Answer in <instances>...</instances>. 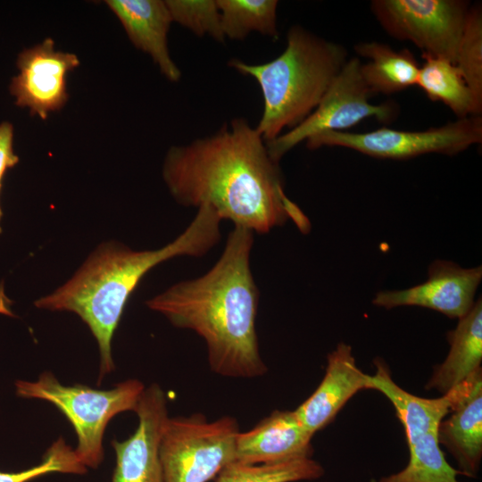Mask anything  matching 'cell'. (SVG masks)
Wrapping results in <instances>:
<instances>
[{"label":"cell","mask_w":482,"mask_h":482,"mask_svg":"<svg viewBox=\"0 0 482 482\" xmlns=\"http://www.w3.org/2000/svg\"><path fill=\"white\" fill-rule=\"evenodd\" d=\"M162 179L185 207L211 208L221 220L266 234L292 220L303 233L311 223L284 189L279 162L244 118L232 119L211 136L171 146Z\"/></svg>","instance_id":"6da1fadb"},{"label":"cell","mask_w":482,"mask_h":482,"mask_svg":"<svg viewBox=\"0 0 482 482\" xmlns=\"http://www.w3.org/2000/svg\"><path fill=\"white\" fill-rule=\"evenodd\" d=\"M253 236L234 227L209 270L146 301L149 309L174 327L202 337L211 370L226 378H253L267 371L256 331L259 289L251 270Z\"/></svg>","instance_id":"7a4b0ae2"},{"label":"cell","mask_w":482,"mask_h":482,"mask_svg":"<svg viewBox=\"0 0 482 482\" xmlns=\"http://www.w3.org/2000/svg\"><path fill=\"white\" fill-rule=\"evenodd\" d=\"M221 221L211 208L202 206L185 230L161 248L133 250L116 241L102 243L68 281L34 304L76 313L87 325L99 347L101 379L114 369L112 337L144 276L170 259L207 254L221 238Z\"/></svg>","instance_id":"3957f363"},{"label":"cell","mask_w":482,"mask_h":482,"mask_svg":"<svg viewBox=\"0 0 482 482\" xmlns=\"http://www.w3.org/2000/svg\"><path fill=\"white\" fill-rule=\"evenodd\" d=\"M347 60L343 46L295 25L277 58L261 64L232 59L229 65L260 86L263 111L255 129L269 142L312 112Z\"/></svg>","instance_id":"277c9868"},{"label":"cell","mask_w":482,"mask_h":482,"mask_svg":"<svg viewBox=\"0 0 482 482\" xmlns=\"http://www.w3.org/2000/svg\"><path fill=\"white\" fill-rule=\"evenodd\" d=\"M16 393L27 399L53 403L72 424L78 437L74 452L86 466L96 469L104 460L103 438L108 422L117 414L135 411L145 389L138 379L130 378L108 390L85 385L66 386L49 371L36 381L18 380Z\"/></svg>","instance_id":"5b68a950"},{"label":"cell","mask_w":482,"mask_h":482,"mask_svg":"<svg viewBox=\"0 0 482 482\" xmlns=\"http://www.w3.org/2000/svg\"><path fill=\"white\" fill-rule=\"evenodd\" d=\"M236 419L201 413L168 418L160 442L163 482H208L236 461Z\"/></svg>","instance_id":"8992f818"},{"label":"cell","mask_w":482,"mask_h":482,"mask_svg":"<svg viewBox=\"0 0 482 482\" xmlns=\"http://www.w3.org/2000/svg\"><path fill=\"white\" fill-rule=\"evenodd\" d=\"M482 141V117L474 115L425 130L386 127L362 133L326 131L306 140L309 149L340 146L363 154L404 160L427 154H457Z\"/></svg>","instance_id":"52a82bcc"},{"label":"cell","mask_w":482,"mask_h":482,"mask_svg":"<svg viewBox=\"0 0 482 482\" xmlns=\"http://www.w3.org/2000/svg\"><path fill=\"white\" fill-rule=\"evenodd\" d=\"M361 64L358 57L348 58L312 112L296 127L266 142L269 154L275 161L279 162L287 152L313 135L345 131L370 117L384 123L396 117V104L370 102L372 94L362 77Z\"/></svg>","instance_id":"ba28073f"},{"label":"cell","mask_w":482,"mask_h":482,"mask_svg":"<svg viewBox=\"0 0 482 482\" xmlns=\"http://www.w3.org/2000/svg\"><path fill=\"white\" fill-rule=\"evenodd\" d=\"M471 4L463 0H375L373 15L387 34L423 54L455 62Z\"/></svg>","instance_id":"9c48e42d"},{"label":"cell","mask_w":482,"mask_h":482,"mask_svg":"<svg viewBox=\"0 0 482 482\" xmlns=\"http://www.w3.org/2000/svg\"><path fill=\"white\" fill-rule=\"evenodd\" d=\"M19 74L10 83L15 104L28 107L45 120L68 101L67 75L79 65L78 56L54 49L52 38L22 50L17 58Z\"/></svg>","instance_id":"30bf717a"},{"label":"cell","mask_w":482,"mask_h":482,"mask_svg":"<svg viewBox=\"0 0 482 482\" xmlns=\"http://www.w3.org/2000/svg\"><path fill=\"white\" fill-rule=\"evenodd\" d=\"M428 275L425 282L412 287L378 292L372 303L386 309L425 307L458 320L469 312L482 279L481 266L462 268L450 261L436 260L429 265Z\"/></svg>","instance_id":"8fae6325"},{"label":"cell","mask_w":482,"mask_h":482,"mask_svg":"<svg viewBox=\"0 0 482 482\" xmlns=\"http://www.w3.org/2000/svg\"><path fill=\"white\" fill-rule=\"evenodd\" d=\"M135 412L136 431L126 440H113L116 465L112 482H163L160 442L169 418L166 396L158 384L145 387Z\"/></svg>","instance_id":"7c38bea8"},{"label":"cell","mask_w":482,"mask_h":482,"mask_svg":"<svg viewBox=\"0 0 482 482\" xmlns=\"http://www.w3.org/2000/svg\"><path fill=\"white\" fill-rule=\"evenodd\" d=\"M374 364L375 374L366 375V389L378 390L391 402L403 427L407 445L428 431L437 429L446 414L482 379L479 369L441 397L428 399L414 395L399 386L393 380L388 366L380 358H377Z\"/></svg>","instance_id":"4fadbf2b"},{"label":"cell","mask_w":482,"mask_h":482,"mask_svg":"<svg viewBox=\"0 0 482 482\" xmlns=\"http://www.w3.org/2000/svg\"><path fill=\"white\" fill-rule=\"evenodd\" d=\"M312 436L295 411H274L252 429L238 433L236 461L263 464L312 457Z\"/></svg>","instance_id":"5bb4252c"},{"label":"cell","mask_w":482,"mask_h":482,"mask_svg":"<svg viewBox=\"0 0 482 482\" xmlns=\"http://www.w3.org/2000/svg\"><path fill=\"white\" fill-rule=\"evenodd\" d=\"M366 375L357 367L352 347L338 344L328 355L319 386L295 410L306 429L314 436L328 425L350 398L366 389Z\"/></svg>","instance_id":"9a60e30c"},{"label":"cell","mask_w":482,"mask_h":482,"mask_svg":"<svg viewBox=\"0 0 482 482\" xmlns=\"http://www.w3.org/2000/svg\"><path fill=\"white\" fill-rule=\"evenodd\" d=\"M105 3L122 24L132 44L151 56L168 80L178 82L181 71L168 48V32L173 21L165 1L107 0Z\"/></svg>","instance_id":"2e32d148"},{"label":"cell","mask_w":482,"mask_h":482,"mask_svg":"<svg viewBox=\"0 0 482 482\" xmlns=\"http://www.w3.org/2000/svg\"><path fill=\"white\" fill-rule=\"evenodd\" d=\"M437 439L456 461L461 474L478 475L482 459V379L440 422Z\"/></svg>","instance_id":"e0dca14e"},{"label":"cell","mask_w":482,"mask_h":482,"mask_svg":"<svg viewBox=\"0 0 482 482\" xmlns=\"http://www.w3.org/2000/svg\"><path fill=\"white\" fill-rule=\"evenodd\" d=\"M450 345L445 360L437 365L427 389L443 395L463 382L479 369L482 361V302L475 301L472 308L459 319L456 328L447 335Z\"/></svg>","instance_id":"ac0fdd59"},{"label":"cell","mask_w":482,"mask_h":482,"mask_svg":"<svg viewBox=\"0 0 482 482\" xmlns=\"http://www.w3.org/2000/svg\"><path fill=\"white\" fill-rule=\"evenodd\" d=\"M354 50L368 59L361 64V74L372 96L395 94L417 84L420 65L409 49L397 51L373 41L360 43Z\"/></svg>","instance_id":"d6986e66"},{"label":"cell","mask_w":482,"mask_h":482,"mask_svg":"<svg viewBox=\"0 0 482 482\" xmlns=\"http://www.w3.org/2000/svg\"><path fill=\"white\" fill-rule=\"evenodd\" d=\"M422 58L416 85L430 100L445 104L457 119L480 115L482 105L454 62L423 54Z\"/></svg>","instance_id":"ffe728a7"},{"label":"cell","mask_w":482,"mask_h":482,"mask_svg":"<svg viewBox=\"0 0 482 482\" xmlns=\"http://www.w3.org/2000/svg\"><path fill=\"white\" fill-rule=\"evenodd\" d=\"M226 38L243 40L251 32L278 39L276 0H216Z\"/></svg>","instance_id":"44dd1931"},{"label":"cell","mask_w":482,"mask_h":482,"mask_svg":"<svg viewBox=\"0 0 482 482\" xmlns=\"http://www.w3.org/2000/svg\"><path fill=\"white\" fill-rule=\"evenodd\" d=\"M410 457L402 470L380 478L377 482H460L458 470L446 461L440 449L437 429L428 431L408 445Z\"/></svg>","instance_id":"7402d4cb"},{"label":"cell","mask_w":482,"mask_h":482,"mask_svg":"<svg viewBox=\"0 0 482 482\" xmlns=\"http://www.w3.org/2000/svg\"><path fill=\"white\" fill-rule=\"evenodd\" d=\"M323 475L322 465L312 457L263 464L235 461L216 476L215 482H297L319 479Z\"/></svg>","instance_id":"603a6c76"},{"label":"cell","mask_w":482,"mask_h":482,"mask_svg":"<svg viewBox=\"0 0 482 482\" xmlns=\"http://www.w3.org/2000/svg\"><path fill=\"white\" fill-rule=\"evenodd\" d=\"M454 63L482 105V10L478 4L470 7Z\"/></svg>","instance_id":"cb8c5ba5"},{"label":"cell","mask_w":482,"mask_h":482,"mask_svg":"<svg viewBox=\"0 0 482 482\" xmlns=\"http://www.w3.org/2000/svg\"><path fill=\"white\" fill-rule=\"evenodd\" d=\"M172 21L187 28L197 37L209 36L224 42L220 12L216 0H167Z\"/></svg>","instance_id":"d4e9b609"},{"label":"cell","mask_w":482,"mask_h":482,"mask_svg":"<svg viewBox=\"0 0 482 482\" xmlns=\"http://www.w3.org/2000/svg\"><path fill=\"white\" fill-rule=\"evenodd\" d=\"M53 472L78 475L87 472V467L79 461L74 449L68 445L62 437L58 438L51 445L39 464L18 472L0 470V482H29Z\"/></svg>","instance_id":"484cf974"},{"label":"cell","mask_w":482,"mask_h":482,"mask_svg":"<svg viewBox=\"0 0 482 482\" xmlns=\"http://www.w3.org/2000/svg\"><path fill=\"white\" fill-rule=\"evenodd\" d=\"M19 162L13 151V127L8 121L0 124V189L5 172Z\"/></svg>","instance_id":"4316f807"},{"label":"cell","mask_w":482,"mask_h":482,"mask_svg":"<svg viewBox=\"0 0 482 482\" xmlns=\"http://www.w3.org/2000/svg\"><path fill=\"white\" fill-rule=\"evenodd\" d=\"M9 302L10 301L6 298V296L4 295L3 288L1 287L0 288V313L12 315V312H11V311L9 310V308L7 306V303Z\"/></svg>","instance_id":"83f0119b"},{"label":"cell","mask_w":482,"mask_h":482,"mask_svg":"<svg viewBox=\"0 0 482 482\" xmlns=\"http://www.w3.org/2000/svg\"><path fill=\"white\" fill-rule=\"evenodd\" d=\"M2 216H3V212H2V209H1V206H0V222H1ZM1 232H2V229H1V224H0V233Z\"/></svg>","instance_id":"f1b7e54d"}]
</instances>
